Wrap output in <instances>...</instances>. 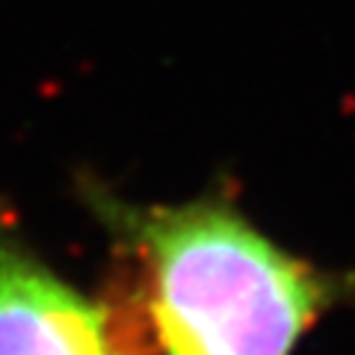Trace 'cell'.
Returning <instances> with one entry per match:
<instances>
[{"instance_id": "6da1fadb", "label": "cell", "mask_w": 355, "mask_h": 355, "mask_svg": "<svg viewBox=\"0 0 355 355\" xmlns=\"http://www.w3.org/2000/svg\"><path fill=\"white\" fill-rule=\"evenodd\" d=\"M92 207L139 263L160 355H293L355 291V279L287 252L225 198L128 205L92 193Z\"/></svg>"}, {"instance_id": "7a4b0ae2", "label": "cell", "mask_w": 355, "mask_h": 355, "mask_svg": "<svg viewBox=\"0 0 355 355\" xmlns=\"http://www.w3.org/2000/svg\"><path fill=\"white\" fill-rule=\"evenodd\" d=\"M119 323L121 311L0 231V355H130Z\"/></svg>"}]
</instances>
